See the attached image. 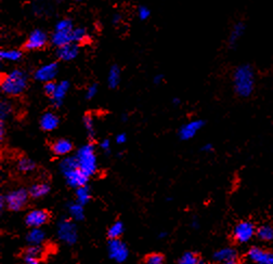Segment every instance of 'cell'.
I'll return each mask as SVG.
<instances>
[{"instance_id":"cell-42","label":"cell","mask_w":273,"mask_h":264,"mask_svg":"<svg viewBox=\"0 0 273 264\" xmlns=\"http://www.w3.org/2000/svg\"><path fill=\"white\" fill-rule=\"evenodd\" d=\"M126 141H127L126 133H120V134L116 135V143L117 144H124V143H126Z\"/></svg>"},{"instance_id":"cell-1","label":"cell","mask_w":273,"mask_h":264,"mask_svg":"<svg viewBox=\"0 0 273 264\" xmlns=\"http://www.w3.org/2000/svg\"><path fill=\"white\" fill-rule=\"evenodd\" d=\"M233 89L240 98H249L256 88V73L250 64H242L234 69L232 76Z\"/></svg>"},{"instance_id":"cell-43","label":"cell","mask_w":273,"mask_h":264,"mask_svg":"<svg viewBox=\"0 0 273 264\" xmlns=\"http://www.w3.org/2000/svg\"><path fill=\"white\" fill-rule=\"evenodd\" d=\"M163 80H164V76L162 74H159V75H156L155 77L153 78V83L155 84L156 86H158V85H161L163 83Z\"/></svg>"},{"instance_id":"cell-44","label":"cell","mask_w":273,"mask_h":264,"mask_svg":"<svg viewBox=\"0 0 273 264\" xmlns=\"http://www.w3.org/2000/svg\"><path fill=\"white\" fill-rule=\"evenodd\" d=\"M121 21H122V15H121V14H118V13H117V14L114 15V17H113V20H112L113 24L117 25Z\"/></svg>"},{"instance_id":"cell-24","label":"cell","mask_w":273,"mask_h":264,"mask_svg":"<svg viewBox=\"0 0 273 264\" xmlns=\"http://www.w3.org/2000/svg\"><path fill=\"white\" fill-rule=\"evenodd\" d=\"M29 195L35 199L44 197L50 192V186L47 183H36L30 186L29 189Z\"/></svg>"},{"instance_id":"cell-48","label":"cell","mask_w":273,"mask_h":264,"mask_svg":"<svg viewBox=\"0 0 273 264\" xmlns=\"http://www.w3.org/2000/svg\"><path fill=\"white\" fill-rule=\"evenodd\" d=\"M166 236H167V233L166 232H163V233H161V234L158 235L159 238H164V237H166Z\"/></svg>"},{"instance_id":"cell-9","label":"cell","mask_w":273,"mask_h":264,"mask_svg":"<svg viewBox=\"0 0 273 264\" xmlns=\"http://www.w3.org/2000/svg\"><path fill=\"white\" fill-rule=\"evenodd\" d=\"M107 251H109V257L118 263L125 262L128 256H129V250L126 246L125 242L120 241V238H113L110 240L109 245H107Z\"/></svg>"},{"instance_id":"cell-10","label":"cell","mask_w":273,"mask_h":264,"mask_svg":"<svg viewBox=\"0 0 273 264\" xmlns=\"http://www.w3.org/2000/svg\"><path fill=\"white\" fill-rule=\"evenodd\" d=\"M246 257L250 262L256 264H273V249L253 246L247 251Z\"/></svg>"},{"instance_id":"cell-16","label":"cell","mask_w":273,"mask_h":264,"mask_svg":"<svg viewBox=\"0 0 273 264\" xmlns=\"http://www.w3.org/2000/svg\"><path fill=\"white\" fill-rule=\"evenodd\" d=\"M70 86L71 84L69 80H62L58 84L55 92L50 96L51 104H52L54 108H60V106H62V104H63L65 96L69 92Z\"/></svg>"},{"instance_id":"cell-6","label":"cell","mask_w":273,"mask_h":264,"mask_svg":"<svg viewBox=\"0 0 273 264\" xmlns=\"http://www.w3.org/2000/svg\"><path fill=\"white\" fill-rule=\"evenodd\" d=\"M29 192L25 189H18L12 192L8 193L4 196V200H6V207L11 211H20L22 210L27 204L28 201Z\"/></svg>"},{"instance_id":"cell-23","label":"cell","mask_w":273,"mask_h":264,"mask_svg":"<svg viewBox=\"0 0 273 264\" xmlns=\"http://www.w3.org/2000/svg\"><path fill=\"white\" fill-rule=\"evenodd\" d=\"M68 210H69V215L74 221H82L85 219L84 205L79 204L78 201L70 202L68 205Z\"/></svg>"},{"instance_id":"cell-31","label":"cell","mask_w":273,"mask_h":264,"mask_svg":"<svg viewBox=\"0 0 273 264\" xmlns=\"http://www.w3.org/2000/svg\"><path fill=\"white\" fill-rule=\"evenodd\" d=\"M35 168H36L35 162L30 158H27V157H23V158H21L18 161V169L21 172H24V174L33 171L35 170Z\"/></svg>"},{"instance_id":"cell-4","label":"cell","mask_w":273,"mask_h":264,"mask_svg":"<svg viewBox=\"0 0 273 264\" xmlns=\"http://www.w3.org/2000/svg\"><path fill=\"white\" fill-rule=\"evenodd\" d=\"M75 157L77 159V164H78L79 169L84 172L85 175H87L89 177L96 175L98 165L94 145L86 144L81 146L80 149L76 152Z\"/></svg>"},{"instance_id":"cell-38","label":"cell","mask_w":273,"mask_h":264,"mask_svg":"<svg viewBox=\"0 0 273 264\" xmlns=\"http://www.w3.org/2000/svg\"><path fill=\"white\" fill-rule=\"evenodd\" d=\"M56 87H58V84L54 83L53 80H51V81H47V83H45L44 84V91H45V93L51 96L52 95L54 92H55V90H56Z\"/></svg>"},{"instance_id":"cell-7","label":"cell","mask_w":273,"mask_h":264,"mask_svg":"<svg viewBox=\"0 0 273 264\" xmlns=\"http://www.w3.org/2000/svg\"><path fill=\"white\" fill-rule=\"evenodd\" d=\"M50 42L48 34L40 28L34 29L28 35L26 42L23 44V49L26 51H36V50L44 49Z\"/></svg>"},{"instance_id":"cell-30","label":"cell","mask_w":273,"mask_h":264,"mask_svg":"<svg viewBox=\"0 0 273 264\" xmlns=\"http://www.w3.org/2000/svg\"><path fill=\"white\" fill-rule=\"evenodd\" d=\"M124 230H125V227H124L123 223L121 221H116L115 223H113L109 227V230H107V237H109L110 240H113V238H120L123 235Z\"/></svg>"},{"instance_id":"cell-2","label":"cell","mask_w":273,"mask_h":264,"mask_svg":"<svg viewBox=\"0 0 273 264\" xmlns=\"http://www.w3.org/2000/svg\"><path fill=\"white\" fill-rule=\"evenodd\" d=\"M59 168L61 174L64 176L66 184L73 189L86 185L87 182L89 180V176L85 175L82 172L78 164H77V159L75 156H68L64 157L63 159L60 161Z\"/></svg>"},{"instance_id":"cell-32","label":"cell","mask_w":273,"mask_h":264,"mask_svg":"<svg viewBox=\"0 0 273 264\" xmlns=\"http://www.w3.org/2000/svg\"><path fill=\"white\" fill-rule=\"evenodd\" d=\"M55 30H64V32H72L74 29V23L71 19H62L55 24Z\"/></svg>"},{"instance_id":"cell-45","label":"cell","mask_w":273,"mask_h":264,"mask_svg":"<svg viewBox=\"0 0 273 264\" xmlns=\"http://www.w3.org/2000/svg\"><path fill=\"white\" fill-rule=\"evenodd\" d=\"M4 136V121L1 120L0 121V139H3Z\"/></svg>"},{"instance_id":"cell-8","label":"cell","mask_w":273,"mask_h":264,"mask_svg":"<svg viewBox=\"0 0 273 264\" xmlns=\"http://www.w3.org/2000/svg\"><path fill=\"white\" fill-rule=\"evenodd\" d=\"M58 237L59 240L65 242L66 245H74L78 238L77 227L73 221L68 219H62L58 223Z\"/></svg>"},{"instance_id":"cell-29","label":"cell","mask_w":273,"mask_h":264,"mask_svg":"<svg viewBox=\"0 0 273 264\" xmlns=\"http://www.w3.org/2000/svg\"><path fill=\"white\" fill-rule=\"evenodd\" d=\"M88 39V33H87L86 28L84 27H74L73 32H72V40L73 43L81 44Z\"/></svg>"},{"instance_id":"cell-19","label":"cell","mask_w":273,"mask_h":264,"mask_svg":"<svg viewBox=\"0 0 273 264\" xmlns=\"http://www.w3.org/2000/svg\"><path fill=\"white\" fill-rule=\"evenodd\" d=\"M73 150V143L68 139H58L51 145V151L56 156H65Z\"/></svg>"},{"instance_id":"cell-11","label":"cell","mask_w":273,"mask_h":264,"mask_svg":"<svg viewBox=\"0 0 273 264\" xmlns=\"http://www.w3.org/2000/svg\"><path fill=\"white\" fill-rule=\"evenodd\" d=\"M59 73V64L58 62H51L40 66L39 68L35 70L34 77L36 80L40 83H47V81L54 80L56 75Z\"/></svg>"},{"instance_id":"cell-40","label":"cell","mask_w":273,"mask_h":264,"mask_svg":"<svg viewBox=\"0 0 273 264\" xmlns=\"http://www.w3.org/2000/svg\"><path fill=\"white\" fill-rule=\"evenodd\" d=\"M39 259L37 257H33L29 255H24V262L27 264H38L39 263Z\"/></svg>"},{"instance_id":"cell-41","label":"cell","mask_w":273,"mask_h":264,"mask_svg":"<svg viewBox=\"0 0 273 264\" xmlns=\"http://www.w3.org/2000/svg\"><path fill=\"white\" fill-rule=\"evenodd\" d=\"M100 147L105 152V153H109L111 150V141L109 139H104L100 143Z\"/></svg>"},{"instance_id":"cell-51","label":"cell","mask_w":273,"mask_h":264,"mask_svg":"<svg viewBox=\"0 0 273 264\" xmlns=\"http://www.w3.org/2000/svg\"><path fill=\"white\" fill-rule=\"evenodd\" d=\"M54 1H56V2H62V1H63V0H54Z\"/></svg>"},{"instance_id":"cell-37","label":"cell","mask_w":273,"mask_h":264,"mask_svg":"<svg viewBox=\"0 0 273 264\" xmlns=\"http://www.w3.org/2000/svg\"><path fill=\"white\" fill-rule=\"evenodd\" d=\"M138 17L141 21H147V20L151 17V10L147 6H139L137 10Z\"/></svg>"},{"instance_id":"cell-25","label":"cell","mask_w":273,"mask_h":264,"mask_svg":"<svg viewBox=\"0 0 273 264\" xmlns=\"http://www.w3.org/2000/svg\"><path fill=\"white\" fill-rule=\"evenodd\" d=\"M121 83V68L117 65H112L107 75V84L111 89L117 88Z\"/></svg>"},{"instance_id":"cell-28","label":"cell","mask_w":273,"mask_h":264,"mask_svg":"<svg viewBox=\"0 0 273 264\" xmlns=\"http://www.w3.org/2000/svg\"><path fill=\"white\" fill-rule=\"evenodd\" d=\"M180 264H199V263H204L203 260H200V258L199 257L198 253L188 251L184 252L183 255L180 257L179 261Z\"/></svg>"},{"instance_id":"cell-46","label":"cell","mask_w":273,"mask_h":264,"mask_svg":"<svg viewBox=\"0 0 273 264\" xmlns=\"http://www.w3.org/2000/svg\"><path fill=\"white\" fill-rule=\"evenodd\" d=\"M202 151L205 152V153H209L210 151H213V145H212V144H209V143L205 144V145L202 147Z\"/></svg>"},{"instance_id":"cell-39","label":"cell","mask_w":273,"mask_h":264,"mask_svg":"<svg viewBox=\"0 0 273 264\" xmlns=\"http://www.w3.org/2000/svg\"><path fill=\"white\" fill-rule=\"evenodd\" d=\"M98 93V85L97 84H92L91 86H89L88 89H87L86 92V99L87 100H91L94 99L95 96Z\"/></svg>"},{"instance_id":"cell-3","label":"cell","mask_w":273,"mask_h":264,"mask_svg":"<svg viewBox=\"0 0 273 264\" xmlns=\"http://www.w3.org/2000/svg\"><path fill=\"white\" fill-rule=\"evenodd\" d=\"M28 75L22 69H13L1 79V91L7 95L17 96L27 88Z\"/></svg>"},{"instance_id":"cell-17","label":"cell","mask_w":273,"mask_h":264,"mask_svg":"<svg viewBox=\"0 0 273 264\" xmlns=\"http://www.w3.org/2000/svg\"><path fill=\"white\" fill-rule=\"evenodd\" d=\"M245 30H246V25L244 22L239 21L233 25L232 28L230 30L229 38H228V45L231 49L236 47V44H238V43L240 42V39L243 37Z\"/></svg>"},{"instance_id":"cell-12","label":"cell","mask_w":273,"mask_h":264,"mask_svg":"<svg viewBox=\"0 0 273 264\" xmlns=\"http://www.w3.org/2000/svg\"><path fill=\"white\" fill-rule=\"evenodd\" d=\"M239 251L232 247H224L215 251L213 260L218 263L224 264H236L239 262Z\"/></svg>"},{"instance_id":"cell-13","label":"cell","mask_w":273,"mask_h":264,"mask_svg":"<svg viewBox=\"0 0 273 264\" xmlns=\"http://www.w3.org/2000/svg\"><path fill=\"white\" fill-rule=\"evenodd\" d=\"M205 126V121L202 119H195L190 123L183 125L179 130V136L181 140L188 141L193 139L199 132L203 129Z\"/></svg>"},{"instance_id":"cell-35","label":"cell","mask_w":273,"mask_h":264,"mask_svg":"<svg viewBox=\"0 0 273 264\" xmlns=\"http://www.w3.org/2000/svg\"><path fill=\"white\" fill-rule=\"evenodd\" d=\"M44 252V248L41 247V245H29V247L25 250L24 255H29L33 257H37L40 258V256L43 255Z\"/></svg>"},{"instance_id":"cell-47","label":"cell","mask_w":273,"mask_h":264,"mask_svg":"<svg viewBox=\"0 0 273 264\" xmlns=\"http://www.w3.org/2000/svg\"><path fill=\"white\" fill-rule=\"evenodd\" d=\"M192 226H193L194 228H199V222H198L197 220H194V221L192 222Z\"/></svg>"},{"instance_id":"cell-49","label":"cell","mask_w":273,"mask_h":264,"mask_svg":"<svg viewBox=\"0 0 273 264\" xmlns=\"http://www.w3.org/2000/svg\"><path fill=\"white\" fill-rule=\"evenodd\" d=\"M173 102H174V104H176V105H179L180 104V100L177 98V99H174L173 100Z\"/></svg>"},{"instance_id":"cell-5","label":"cell","mask_w":273,"mask_h":264,"mask_svg":"<svg viewBox=\"0 0 273 264\" xmlns=\"http://www.w3.org/2000/svg\"><path fill=\"white\" fill-rule=\"evenodd\" d=\"M256 230L254 223L250 221H241L233 228L232 237L235 242L247 243L256 236Z\"/></svg>"},{"instance_id":"cell-34","label":"cell","mask_w":273,"mask_h":264,"mask_svg":"<svg viewBox=\"0 0 273 264\" xmlns=\"http://www.w3.org/2000/svg\"><path fill=\"white\" fill-rule=\"evenodd\" d=\"M165 262V257L162 253L158 252H153L150 255L147 256L146 258V263L147 264H163Z\"/></svg>"},{"instance_id":"cell-20","label":"cell","mask_w":273,"mask_h":264,"mask_svg":"<svg viewBox=\"0 0 273 264\" xmlns=\"http://www.w3.org/2000/svg\"><path fill=\"white\" fill-rule=\"evenodd\" d=\"M73 32V30H72ZM72 32H64V30H55L50 36V43L55 48L73 43L72 40Z\"/></svg>"},{"instance_id":"cell-15","label":"cell","mask_w":273,"mask_h":264,"mask_svg":"<svg viewBox=\"0 0 273 264\" xmlns=\"http://www.w3.org/2000/svg\"><path fill=\"white\" fill-rule=\"evenodd\" d=\"M56 58L63 61V62H70V61L75 60L79 54V44L75 43H71L68 44L62 45V47L56 48Z\"/></svg>"},{"instance_id":"cell-36","label":"cell","mask_w":273,"mask_h":264,"mask_svg":"<svg viewBox=\"0 0 273 264\" xmlns=\"http://www.w3.org/2000/svg\"><path fill=\"white\" fill-rule=\"evenodd\" d=\"M10 113H11V106L6 101H2L1 104H0V119L4 121Z\"/></svg>"},{"instance_id":"cell-26","label":"cell","mask_w":273,"mask_h":264,"mask_svg":"<svg viewBox=\"0 0 273 264\" xmlns=\"http://www.w3.org/2000/svg\"><path fill=\"white\" fill-rule=\"evenodd\" d=\"M75 196H76V201H78L79 204L85 206L86 204H88L91 199L90 189L87 186V184L77 187L75 192Z\"/></svg>"},{"instance_id":"cell-33","label":"cell","mask_w":273,"mask_h":264,"mask_svg":"<svg viewBox=\"0 0 273 264\" xmlns=\"http://www.w3.org/2000/svg\"><path fill=\"white\" fill-rule=\"evenodd\" d=\"M84 126L86 128L87 133H88L89 138L92 139L95 136V125H94V119H92L91 115L87 114L84 116Z\"/></svg>"},{"instance_id":"cell-22","label":"cell","mask_w":273,"mask_h":264,"mask_svg":"<svg viewBox=\"0 0 273 264\" xmlns=\"http://www.w3.org/2000/svg\"><path fill=\"white\" fill-rule=\"evenodd\" d=\"M256 237L260 242H273V225L264 224L256 230Z\"/></svg>"},{"instance_id":"cell-50","label":"cell","mask_w":273,"mask_h":264,"mask_svg":"<svg viewBox=\"0 0 273 264\" xmlns=\"http://www.w3.org/2000/svg\"><path fill=\"white\" fill-rule=\"evenodd\" d=\"M75 1L76 2H82V1H84V0H75Z\"/></svg>"},{"instance_id":"cell-18","label":"cell","mask_w":273,"mask_h":264,"mask_svg":"<svg viewBox=\"0 0 273 264\" xmlns=\"http://www.w3.org/2000/svg\"><path fill=\"white\" fill-rule=\"evenodd\" d=\"M60 124V119L58 115L52 113V111H47L40 117L39 125L40 128L44 131H53L54 129L58 128Z\"/></svg>"},{"instance_id":"cell-14","label":"cell","mask_w":273,"mask_h":264,"mask_svg":"<svg viewBox=\"0 0 273 264\" xmlns=\"http://www.w3.org/2000/svg\"><path fill=\"white\" fill-rule=\"evenodd\" d=\"M49 220V213L43 209L30 210L25 217V223L29 227H41Z\"/></svg>"},{"instance_id":"cell-27","label":"cell","mask_w":273,"mask_h":264,"mask_svg":"<svg viewBox=\"0 0 273 264\" xmlns=\"http://www.w3.org/2000/svg\"><path fill=\"white\" fill-rule=\"evenodd\" d=\"M0 59L3 61H10V62H18L22 59V51L17 49L1 50L0 52Z\"/></svg>"},{"instance_id":"cell-21","label":"cell","mask_w":273,"mask_h":264,"mask_svg":"<svg viewBox=\"0 0 273 264\" xmlns=\"http://www.w3.org/2000/svg\"><path fill=\"white\" fill-rule=\"evenodd\" d=\"M46 240V233L40 227H32L26 235V242L29 245H41Z\"/></svg>"}]
</instances>
